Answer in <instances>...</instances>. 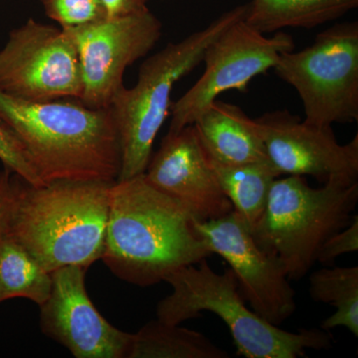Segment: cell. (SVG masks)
Segmentation results:
<instances>
[{
    "label": "cell",
    "mask_w": 358,
    "mask_h": 358,
    "mask_svg": "<svg viewBox=\"0 0 358 358\" xmlns=\"http://www.w3.org/2000/svg\"><path fill=\"white\" fill-rule=\"evenodd\" d=\"M195 227L211 254H217L234 273L238 288L252 310L281 326L296 310V293L277 257L261 248L237 212Z\"/></svg>",
    "instance_id": "8fae6325"
},
{
    "label": "cell",
    "mask_w": 358,
    "mask_h": 358,
    "mask_svg": "<svg viewBox=\"0 0 358 358\" xmlns=\"http://www.w3.org/2000/svg\"><path fill=\"white\" fill-rule=\"evenodd\" d=\"M11 171L4 167L3 171H0V213L3 205L4 196H6L7 185H8L9 176Z\"/></svg>",
    "instance_id": "d4e9b609"
},
{
    "label": "cell",
    "mask_w": 358,
    "mask_h": 358,
    "mask_svg": "<svg viewBox=\"0 0 358 358\" xmlns=\"http://www.w3.org/2000/svg\"><path fill=\"white\" fill-rule=\"evenodd\" d=\"M247 4L221 14L199 30L148 57L141 64L136 84L122 86L110 109L114 115L122 164L117 181L145 171L157 134L169 115L174 86L203 61L207 47L237 21L243 20Z\"/></svg>",
    "instance_id": "5b68a950"
},
{
    "label": "cell",
    "mask_w": 358,
    "mask_h": 358,
    "mask_svg": "<svg viewBox=\"0 0 358 358\" xmlns=\"http://www.w3.org/2000/svg\"><path fill=\"white\" fill-rule=\"evenodd\" d=\"M0 160L6 169L20 176L30 185H43L24 143L18 134L0 117Z\"/></svg>",
    "instance_id": "7402d4cb"
},
{
    "label": "cell",
    "mask_w": 358,
    "mask_h": 358,
    "mask_svg": "<svg viewBox=\"0 0 358 358\" xmlns=\"http://www.w3.org/2000/svg\"><path fill=\"white\" fill-rule=\"evenodd\" d=\"M207 155L226 166L267 162L258 124L241 108L213 101L193 122Z\"/></svg>",
    "instance_id": "9a60e30c"
},
{
    "label": "cell",
    "mask_w": 358,
    "mask_h": 358,
    "mask_svg": "<svg viewBox=\"0 0 358 358\" xmlns=\"http://www.w3.org/2000/svg\"><path fill=\"white\" fill-rule=\"evenodd\" d=\"M45 13L62 29L79 27L107 18L99 0H39Z\"/></svg>",
    "instance_id": "44dd1931"
},
{
    "label": "cell",
    "mask_w": 358,
    "mask_h": 358,
    "mask_svg": "<svg viewBox=\"0 0 358 358\" xmlns=\"http://www.w3.org/2000/svg\"><path fill=\"white\" fill-rule=\"evenodd\" d=\"M113 183L56 181L35 186L11 173L0 233L48 272L67 266L88 268L102 259Z\"/></svg>",
    "instance_id": "6da1fadb"
},
{
    "label": "cell",
    "mask_w": 358,
    "mask_h": 358,
    "mask_svg": "<svg viewBox=\"0 0 358 358\" xmlns=\"http://www.w3.org/2000/svg\"><path fill=\"white\" fill-rule=\"evenodd\" d=\"M209 159L219 185L233 209L243 219L250 230H253L265 211L273 182L281 174L268 160L226 166L210 157Z\"/></svg>",
    "instance_id": "e0dca14e"
},
{
    "label": "cell",
    "mask_w": 358,
    "mask_h": 358,
    "mask_svg": "<svg viewBox=\"0 0 358 358\" xmlns=\"http://www.w3.org/2000/svg\"><path fill=\"white\" fill-rule=\"evenodd\" d=\"M143 176L150 185L182 204L199 222L234 210L219 185L194 124L166 134Z\"/></svg>",
    "instance_id": "5bb4252c"
},
{
    "label": "cell",
    "mask_w": 358,
    "mask_h": 358,
    "mask_svg": "<svg viewBox=\"0 0 358 358\" xmlns=\"http://www.w3.org/2000/svg\"><path fill=\"white\" fill-rule=\"evenodd\" d=\"M51 288L52 273L20 244L0 233V303L23 298L41 306Z\"/></svg>",
    "instance_id": "d6986e66"
},
{
    "label": "cell",
    "mask_w": 358,
    "mask_h": 358,
    "mask_svg": "<svg viewBox=\"0 0 358 358\" xmlns=\"http://www.w3.org/2000/svg\"><path fill=\"white\" fill-rule=\"evenodd\" d=\"M107 18L122 17L148 10V0H99Z\"/></svg>",
    "instance_id": "cb8c5ba5"
},
{
    "label": "cell",
    "mask_w": 358,
    "mask_h": 358,
    "mask_svg": "<svg viewBox=\"0 0 358 358\" xmlns=\"http://www.w3.org/2000/svg\"><path fill=\"white\" fill-rule=\"evenodd\" d=\"M357 250L358 216L355 215L345 228L334 233L322 244L317 253V262L331 264L338 257L343 254L355 253Z\"/></svg>",
    "instance_id": "603a6c76"
},
{
    "label": "cell",
    "mask_w": 358,
    "mask_h": 358,
    "mask_svg": "<svg viewBox=\"0 0 358 358\" xmlns=\"http://www.w3.org/2000/svg\"><path fill=\"white\" fill-rule=\"evenodd\" d=\"M81 70L64 30L29 20L0 50V93L29 102L80 100Z\"/></svg>",
    "instance_id": "9c48e42d"
},
{
    "label": "cell",
    "mask_w": 358,
    "mask_h": 358,
    "mask_svg": "<svg viewBox=\"0 0 358 358\" xmlns=\"http://www.w3.org/2000/svg\"><path fill=\"white\" fill-rule=\"evenodd\" d=\"M203 334L159 319L133 334L127 358H228Z\"/></svg>",
    "instance_id": "ac0fdd59"
},
{
    "label": "cell",
    "mask_w": 358,
    "mask_h": 358,
    "mask_svg": "<svg viewBox=\"0 0 358 358\" xmlns=\"http://www.w3.org/2000/svg\"><path fill=\"white\" fill-rule=\"evenodd\" d=\"M0 117L24 143L44 185L117 180L121 143L110 108L92 109L77 99L29 102L0 93Z\"/></svg>",
    "instance_id": "3957f363"
},
{
    "label": "cell",
    "mask_w": 358,
    "mask_h": 358,
    "mask_svg": "<svg viewBox=\"0 0 358 358\" xmlns=\"http://www.w3.org/2000/svg\"><path fill=\"white\" fill-rule=\"evenodd\" d=\"M88 268L67 266L52 272V288L39 306L40 327L76 358H127L133 334L110 324L87 294Z\"/></svg>",
    "instance_id": "4fadbf2b"
},
{
    "label": "cell",
    "mask_w": 358,
    "mask_h": 358,
    "mask_svg": "<svg viewBox=\"0 0 358 358\" xmlns=\"http://www.w3.org/2000/svg\"><path fill=\"white\" fill-rule=\"evenodd\" d=\"M275 75L291 85L312 126L358 122V23H338L319 33L313 44L282 53Z\"/></svg>",
    "instance_id": "52a82bcc"
},
{
    "label": "cell",
    "mask_w": 358,
    "mask_h": 358,
    "mask_svg": "<svg viewBox=\"0 0 358 358\" xmlns=\"http://www.w3.org/2000/svg\"><path fill=\"white\" fill-rule=\"evenodd\" d=\"M357 202L358 183L313 188L305 176L278 178L252 235L281 261L289 280H300L317 262L322 244L352 220Z\"/></svg>",
    "instance_id": "8992f818"
},
{
    "label": "cell",
    "mask_w": 358,
    "mask_h": 358,
    "mask_svg": "<svg viewBox=\"0 0 358 358\" xmlns=\"http://www.w3.org/2000/svg\"><path fill=\"white\" fill-rule=\"evenodd\" d=\"M245 18V17H244ZM243 20L219 35L205 51V70L192 88L171 103L167 133L193 124L202 110L231 90L245 92L254 78L266 74L285 52L294 50L293 36L259 32Z\"/></svg>",
    "instance_id": "ba28073f"
},
{
    "label": "cell",
    "mask_w": 358,
    "mask_h": 358,
    "mask_svg": "<svg viewBox=\"0 0 358 358\" xmlns=\"http://www.w3.org/2000/svg\"><path fill=\"white\" fill-rule=\"evenodd\" d=\"M182 204L143 174L110 186L102 259L129 284L150 287L174 271L211 255Z\"/></svg>",
    "instance_id": "7a4b0ae2"
},
{
    "label": "cell",
    "mask_w": 358,
    "mask_h": 358,
    "mask_svg": "<svg viewBox=\"0 0 358 358\" xmlns=\"http://www.w3.org/2000/svg\"><path fill=\"white\" fill-rule=\"evenodd\" d=\"M310 294L313 301L331 303L333 315L320 324L331 331L336 327L348 329L358 338V267L322 268L310 275Z\"/></svg>",
    "instance_id": "ffe728a7"
},
{
    "label": "cell",
    "mask_w": 358,
    "mask_h": 358,
    "mask_svg": "<svg viewBox=\"0 0 358 358\" xmlns=\"http://www.w3.org/2000/svg\"><path fill=\"white\" fill-rule=\"evenodd\" d=\"M173 292L157 306V319L180 324L201 313L217 315L228 327L238 355L246 358L303 357L308 350H329L331 331L303 329L285 331L257 315L246 306L234 273L215 272L206 259L174 271L164 280Z\"/></svg>",
    "instance_id": "277c9868"
},
{
    "label": "cell",
    "mask_w": 358,
    "mask_h": 358,
    "mask_svg": "<svg viewBox=\"0 0 358 358\" xmlns=\"http://www.w3.org/2000/svg\"><path fill=\"white\" fill-rule=\"evenodd\" d=\"M358 6V0H251L244 20L263 34L326 24Z\"/></svg>",
    "instance_id": "2e32d148"
},
{
    "label": "cell",
    "mask_w": 358,
    "mask_h": 358,
    "mask_svg": "<svg viewBox=\"0 0 358 358\" xmlns=\"http://www.w3.org/2000/svg\"><path fill=\"white\" fill-rule=\"evenodd\" d=\"M255 120L268 162L281 176H313L322 185L358 183V134L341 145L333 128L312 126L287 110Z\"/></svg>",
    "instance_id": "7c38bea8"
},
{
    "label": "cell",
    "mask_w": 358,
    "mask_h": 358,
    "mask_svg": "<svg viewBox=\"0 0 358 358\" xmlns=\"http://www.w3.org/2000/svg\"><path fill=\"white\" fill-rule=\"evenodd\" d=\"M63 30L79 60L83 83L80 102L92 109H109L124 86L127 68L154 48L162 37V24L148 9Z\"/></svg>",
    "instance_id": "30bf717a"
}]
</instances>
